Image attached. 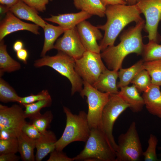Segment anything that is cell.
Returning a JSON list of instances; mask_svg holds the SVG:
<instances>
[{"instance_id": "cell-1", "label": "cell", "mask_w": 161, "mask_h": 161, "mask_svg": "<svg viewBox=\"0 0 161 161\" xmlns=\"http://www.w3.org/2000/svg\"><path fill=\"white\" fill-rule=\"evenodd\" d=\"M145 23L143 20L125 30L120 36V42L118 44L109 46L100 53L109 69L118 71L122 68L125 57L130 54L142 55L144 44L142 31Z\"/></svg>"}, {"instance_id": "cell-2", "label": "cell", "mask_w": 161, "mask_h": 161, "mask_svg": "<svg viewBox=\"0 0 161 161\" xmlns=\"http://www.w3.org/2000/svg\"><path fill=\"white\" fill-rule=\"evenodd\" d=\"M136 4L132 5L118 4L106 7L105 15L107 21L103 25H98L99 29L104 31L99 46L101 51L109 46L114 45L118 35L128 24L137 23L143 20Z\"/></svg>"}, {"instance_id": "cell-3", "label": "cell", "mask_w": 161, "mask_h": 161, "mask_svg": "<svg viewBox=\"0 0 161 161\" xmlns=\"http://www.w3.org/2000/svg\"><path fill=\"white\" fill-rule=\"evenodd\" d=\"M74 161H115L116 151L102 129H91L83 149Z\"/></svg>"}, {"instance_id": "cell-4", "label": "cell", "mask_w": 161, "mask_h": 161, "mask_svg": "<svg viewBox=\"0 0 161 161\" xmlns=\"http://www.w3.org/2000/svg\"><path fill=\"white\" fill-rule=\"evenodd\" d=\"M63 108L66 117V125L61 136L55 145V149L60 151H62L73 142L86 143L91 130L86 112L80 111L78 114H74L67 107L64 106Z\"/></svg>"}, {"instance_id": "cell-5", "label": "cell", "mask_w": 161, "mask_h": 161, "mask_svg": "<svg viewBox=\"0 0 161 161\" xmlns=\"http://www.w3.org/2000/svg\"><path fill=\"white\" fill-rule=\"evenodd\" d=\"M58 51L54 56L45 55L35 61L34 66L51 67L69 79L72 85V95L77 92L80 93L83 88V80L75 70V59L62 52Z\"/></svg>"}, {"instance_id": "cell-6", "label": "cell", "mask_w": 161, "mask_h": 161, "mask_svg": "<svg viewBox=\"0 0 161 161\" xmlns=\"http://www.w3.org/2000/svg\"><path fill=\"white\" fill-rule=\"evenodd\" d=\"M83 88L80 93L83 98L84 97L87 98L88 106L87 118L90 127L101 129L102 112L110 93L100 92L83 80Z\"/></svg>"}, {"instance_id": "cell-7", "label": "cell", "mask_w": 161, "mask_h": 161, "mask_svg": "<svg viewBox=\"0 0 161 161\" xmlns=\"http://www.w3.org/2000/svg\"><path fill=\"white\" fill-rule=\"evenodd\" d=\"M117 144L115 161H138L140 160L143 152L135 122L131 123L125 133L119 136Z\"/></svg>"}, {"instance_id": "cell-8", "label": "cell", "mask_w": 161, "mask_h": 161, "mask_svg": "<svg viewBox=\"0 0 161 161\" xmlns=\"http://www.w3.org/2000/svg\"><path fill=\"white\" fill-rule=\"evenodd\" d=\"M129 107L119 94H110L102 112L101 129L116 151L118 145L113 135L114 125L120 115Z\"/></svg>"}, {"instance_id": "cell-9", "label": "cell", "mask_w": 161, "mask_h": 161, "mask_svg": "<svg viewBox=\"0 0 161 161\" xmlns=\"http://www.w3.org/2000/svg\"><path fill=\"white\" fill-rule=\"evenodd\" d=\"M75 60V71L83 80L91 85L106 68L100 53L86 50L80 58Z\"/></svg>"}, {"instance_id": "cell-10", "label": "cell", "mask_w": 161, "mask_h": 161, "mask_svg": "<svg viewBox=\"0 0 161 161\" xmlns=\"http://www.w3.org/2000/svg\"><path fill=\"white\" fill-rule=\"evenodd\" d=\"M145 19L144 28L149 41L157 43L158 27L161 21V0H137L135 4Z\"/></svg>"}, {"instance_id": "cell-11", "label": "cell", "mask_w": 161, "mask_h": 161, "mask_svg": "<svg viewBox=\"0 0 161 161\" xmlns=\"http://www.w3.org/2000/svg\"><path fill=\"white\" fill-rule=\"evenodd\" d=\"M24 111L17 104L10 107L0 105V130L6 129L16 133L18 136L27 123ZM18 137V136H17Z\"/></svg>"}, {"instance_id": "cell-12", "label": "cell", "mask_w": 161, "mask_h": 161, "mask_svg": "<svg viewBox=\"0 0 161 161\" xmlns=\"http://www.w3.org/2000/svg\"><path fill=\"white\" fill-rule=\"evenodd\" d=\"M63 36L54 44V49L62 52L75 59L80 58L86 50L76 27L65 30Z\"/></svg>"}, {"instance_id": "cell-13", "label": "cell", "mask_w": 161, "mask_h": 161, "mask_svg": "<svg viewBox=\"0 0 161 161\" xmlns=\"http://www.w3.org/2000/svg\"><path fill=\"white\" fill-rule=\"evenodd\" d=\"M76 27L86 49L100 53L101 50L97 41L102 40L103 36L97 27L85 20L79 23Z\"/></svg>"}, {"instance_id": "cell-14", "label": "cell", "mask_w": 161, "mask_h": 161, "mask_svg": "<svg viewBox=\"0 0 161 161\" xmlns=\"http://www.w3.org/2000/svg\"><path fill=\"white\" fill-rule=\"evenodd\" d=\"M39 29L38 25L23 22L9 11L0 23V41L8 35L19 30H26L39 34Z\"/></svg>"}, {"instance_id": "cell-15", "label": "cell", "mask_w": 161, "mask_h": 161, "mask_svg": "<svg viewBox=\"0 0 161 161\" xmlns=\"http://www.w3.org/2000/svg\"><path fill=\"white\" fill-rule=\"evenodd\" d=\"M92 16L87 12L81 11L77 13L52 15L50 17L45 18L44 19L57 24L66 30L76 27L80 22L90 18Z\"/></svg>"}, {"instance_id": "cell-16", "label": "cell", "mask_w": 161, "mask_h": 161, "mask_svg": "<svg viewBox=\"0 0 161 161\" xmlns=\"http://www.w3.org/2000/svg\"><path fill=\"white\" fill-rule=\"evenodd\" d=\"M9 11L17 17L32 22L43 29L47 23L38 15V11L21 0L10 7Z\"/></svg>"}, {"instance_id": "cell-17", "label": "cell", "mask_w": 161, "mask_h": 161, "mask_svg": "<svg viewBox=\"0 0 161 161\" xmlns=\"http://www.w3.org/2000/svg\"><path fill=\"white\" fill-rule=\"evenodd\" d=\"M118 77V71L110 70L106 68L101 74L96 81L92 86L103 92L110 94H118L116 84Z\"/></svg>"}, {"instance_id": "cell-18", "label": "cell", "mask_w": 161, "mask_h": 161, "mask_svg": "<svg viewBox=\"0 0 161 161\" xmlns=\"http://www.w3.org/2000/svg\"><path fill=\"white\" fill-rule=\"evenodd\" d=\"M159 86L152 84L143 92L142 96L148 112L161 118V92Z\"/></svg>"}, {"instance_id": "cell-19", "label": "cell", "mask_w": 161, "mask_h": 161, "mask_svg": "<svg viewBox=\"0 0 161 161\" xmlns=\"http://www.w3.org/2000/svg\"><path fill=\"white\" fill-rule=\"evenodd\" d=\"M57 140L54 133L50 130H47L42 134L41 137L36 140V152L35 160L41 161L47 154L53 151Z\"/></svg>"}, {"instance_id": "cell-20", "label": "cell", "mask_w": 161, "mask_h": 161, "mask_svg": "<svg viewBox=\"0 0 161 161\" xmlns=\"http://www.w3.org/2000/svg\"><path fill=\"white\" fill-rule=\"evenodd\" d=\"M118 93L123 99L129 105V108L134 112H138L145 105L144 100L135 86H126L120 88Z\"/></svg>"}, {"instance_id": "cell-21", "label": "cell", "mask_w": 161, "mask_h": 161, "mask_svg": "<svg viewBox=\"0 0 161 161\" xmlns=\"http://www.w3.org/2000/svg\"><path fill=\"white\" fill-rule=\"evenodd\" d=\"M18 151L21 157L24 161H34L35 157L34 149L36 148L35 140L30 138L22 131L17 137Z\"/></svg>"}, {"instance_id": "cell-22", "label": "cell", "mask_w": 161, "mask_h": 161, "mask_svg": "<svg viewBox=\"0 0 161 161\" xmlns=\"http://www.w3.org/2000/svg\"><path fill=\"white\" fill-rule=\"evenodd\" d=\"M75 7L78 10L86 12L91 15L100 17L105 16L106 7L100 0H73Z\"/></svg>"}, {"instance_id": "cell-23", "label": "cell", "mask_w": 161, "mask_h": 161, "mask_svg": "<svg viewBox=\"0 0 161 161\" xmlns=\"http://www.w3.org/2000/svg\"><path fill=\"white\" fill-rule=\"evenodd\" d=\"M44 40L43 48L41 53V56L45 55L47 52L54 49V43L57 38L65 30L59 26H55L47 23L44 28Z\"/></svg>"}, {"instance_id": "cell-24", "label": "cell", "mask_w": 161, "mask_h": 161, "mask_svg": "<svg viewBox=\"0 0 161 161\" xmlns=\"http://www.w3.org/2000/svg\"><path fill=\"white\" fill-rule=\"evenodd\" d=\"M0 76L6 72H11L19 70L21 68L19 63L9 55L7 50V46L3 40L0 41Z\"/></svg>"}, {"instance_id": "cell-25", "label": "cell", "mask_w": 161, "mask_h": 161, "mask_svg": "<svg viewBox=\"0 0 161 161\" xmlns=\"http://www.w3.org/2000/svg\"><path fill=\"white\" fill-rule=\"evenodd\" d=\"M144 62L143 59L140 60L128 68L120 69L118 71L119 81L117 85L118 88L127 86L140 71L145 69Z\"/></svg>"}, {"instance_id": "cell-26", "label": "cell", "mask_w": 161, "mask_h": 161, "mask_svg": "<svg viewBox=\"0 0 161 161\" xmlns=\"http://www.w3.org/2000/svg\"><path fill=\"white\" fill-rule=\"evenodd\" d=\"M52 98L42 100L29 104H23L25 108L24 111L25 118L32 120L40 115V111L43 108L50 106Z\"/></svg>"}, {"instance_id": "cell-27", "label": "cell", "mask_w": 161, "mask_h": 161, "mask_svg": "<svg viewBox=\"0 0 161 161\" xmlns=\"http://www.w3.org/2000/svg\"><path fill=\"white\" fill-rule=\"evenodd\" d=\"M144 66L151 78L152 84L161 86V60L144 62Z\"/></svg>"}, {"instance_id": "cell-28", "label": "cell", "mask_w": 161, "mask_h": 161, "mask_svg": "<svg viewBox=\"0 0 161 161\" xmlns=\"http://www.w3.org/2000/svg\"><path fill=\"white\" fill-rule=\"evenodd\" d=\"M142 55L144 62L161 60V45L149 41L148 44H144Z\"/></svg>"}, {"instance_id": "cell-29", "label": "cell", "mask_w": 161, "mask_h": 161, "mask_svg": "<svg viewBox=\"0 0 161 161\" xmlns=\"http://www.w3.org/2000/svg\"><path fill=\"white\" fill-rule=\"evenodd\" d=\"M20 97L9 84L1 78H0V100L4 103L16 102Z\"/></svg>"}, {"instance_id": "cell-30", "label": "cell", "mask_w": 161, "mask_h": 161, "mask_svg": "<svg viewBox=\"0 0 161 161\" xmlns=\"http://www.w3.org/2000/svg\"><path fill=\"white\" fill-rule=\"evenodd\" d=\"M131 83L135 86L139 92L146 91L152 84L151 78L148 72L145 69L140 71L133 79Z\"/></svg>"}, {"instance_id": "cell-31", "label": "cell", "mask_w": 161, "mask_h": 161, "mask_svg": "<svg viewBox=\"0 0 161 161\" xmlns=\"http://www.w3.org/2000/svg\"><path fill=\"white\" fill-rule=\"evenodd\" d=\"M53 118V115L51 111L46 112L32 120V123L42 134L45 133L50 126Z\"/></svg>"}, {"instance_id": "cell-32", "label": "cell", "mask_w": 161, "mask_h": 161, "mask_svg": "<svg viewBox=\"0 0 161 161\" xmlns=\"http://www.w3.org/2000/svg\"><path fill=\"white\" fill-rule=\"evenodd\" d=\"M18 151V142L17 137L0 140V155L11 153H16Z\"/></svg>"}, {"instance_id": "cell-33", "label": "cell", "mask_w": 161, "mask_h": 161, "mask_svg": "<svg viewBox=\"0 0 161 161\" xmlns=\"http://www.w3.org/2000/svg\"><path fill=\"white\" fill-rule=\"evenodd\" d=\"M158 143V140L155 136L151 134L148 141V146L146 151L143 152L145 161H154L158 160L156 148Z\"/></svg>"}, {"instance_id": "cell-34", "label": "cell", "mask_w": 161, "mask_h": 161, "mask_svg": "<svg viewBox=\"0 0 161 161\" xmlns=\"http://www.w3.org/2000/svg\"><path fill=\"white\" fill-rule=\"evenodd\" d=\"M51 98L47 90H43L37 95L31 94L25 97H20L18 103L22 104H29L38 101Z\"/></svg>"}, {"instance_id": "cell-35", "label": "cell", "mask_w": 161, "mask_h": 161, "mask_svg": "<svg viewBox=\"0 0 161 161\" xmlns=\"http://www.w3.org/2000/svg\"><path fill=\"white\" fill-rule=\"evenodd\" d=\"M22 131L30 138L35 140L38 139L41 134L32 123L27 122L23 126Z\"/></svg>"}, {"instance_id": "cell-36", "label": "cell", "mask_w": 161, "mask_h": 161, "mask_svg": "<svg viewBox=\"0 0 161 161\" xmlns=\"http://www.w3.org/2000/svg\"><path fill=\"white\" fill-rule=\"evenodd\" d=\"M38 11L43 12L46 9V5L49 0H21Z\"/></svg>"}, {"instance_id": "cell-37", "label": "cell", "mask_w": 161, "mask_h": 161, "mask_svg": "<svg viewBox=\"0 0 161 161\" xmlns=\"http://www.w3.org/2000/svg\"><path fill=\"white\" fill-rule=\"evenodd\" d=\"M50 156L47 161H73L74 158L68 157L65 153L55 149L50 153Z\"/></svg>"}, {"instance_id": "cell-38", "label": "cell", "mask_w": 161, "mask_h": 161, "mask_svg": "<svg viewBox=\"0 0 161 161\" xmlns=\"http://www.w3.org/2000/svg\"><path fill=\"white\" fill-rule=\"evenodd\" d=\"M21 157L16 153H8L0 155V161H18Z\"/></svg>"}, {"instance_id": "cell-39", "label": "cell", "mask_w": 161, "mask_h": 161, "mask_svg": "<svg viewBox=\"0 0 161 161\" xmlns=\"http://www.w3.org/2000/svg\"><path fill=\"white\" fill-rule=\"evenodd\" d=\"M17 134L14 132L6 129L0 130V140H5L11 137H17Z\"/></svg>"}, {"instance_id": "cell-40", "label": "cell", "mask_w": 161, "mask_h": 161, "mask_svg": "<svg viewBox=\"0 0 161 161\" xmlns=\"http://www.w3.org/2000/svg\"><path fill=\"white\" fill-rule=\"evenodd\" d=\"M16 56L19 60L22 61L24 64H27L28 52L26 49L23 48L16 52Z\"/></svg>"}, {"instance_id": "cell-41", "label": "cell", "mask_w": 161, "mask_h": 161, "mask_svg": "<svg viewBox=\"0 0 161 161\" xmlns=\"http://www.w3.org/2000/svg\"><path fill=\"white\" fill-rule=\"evenodd\" d=\"M103 4L106 7L109 5L118 4H127L124 0H100Z\"/></svg>"}, {"instance_id": "cell-42", "label": "cell", "mask_w": 161, "mask_h": 161, "mask_svg": "<svg viewBox=\"0 0 161 161\" xmlns=\"http://www.w3.org/2000/svg\"><path fill=\"white\" fill-rule=\"evenodd\" d=\"M18 0H0L1 4L6 5L10 8L16 4Z\"/></svg>"}, {"instance_id": "cell-43", "label": "cell", "mask_w": 161, "mask_h": 161, "mask_svg": "<svg viewBox=\"0 0 161 161\" xmlns=\"http://www.w3.org/2000/svg\"><path fill=\"white\" fill-rule=\"evenodd\" d=\"M24 44L23 42L20 41H16L14 44L13 46V49L16 52L23 48Z\"/></svg>"}, {"instance_id": "cell-44", "label": "cell", "mask_w": 161, "mask_h": 161, "mask_svg": "<svg viewBox=\"0 0 161 161\" xmlns=\"http://www.w3.org/2000/svg\"><path fill=\"white\" fill-rule=\"evenodd\" d=\"M10 8L7 6L3 5L1 4L0 5V13L1 14L7 13L9 11Z\"/></svg>"}, {"instance_id": "cell-45", "label": "cell", "mask_w": 161, "mask_h": 161, "mask_svg": "<svg viewBox=\"0 0 161 161\" xmlns=\"http://www.w3.org/2000/svg\"><path fill=\"white\" fill-rule=\"evenodd\" d=\"M126 3L127 4L132 5L135 4L137 0H125Z\"/></svg>"}, {"instance_id": "cell-46", "label": "cell", "mask_w": 161, "mask_h": 161, "mask_svg": "<svg viewBox=\"0 0 161 161\" xmlns=\"http://www.w3.org/2000/svg\"><path fill=\"white\" fill-rule=\"evenodd\" d=\"M50 0V1H52V0Z\"/></svg>"}, {"instance_id": "cell-47", "label": "cell", "mask_w": 161, "mask_h": 161, "mask_svg": "<svg viewBox=\"0 0 161 161\" xmlns=\"http://www.w3.org/2000/svg\"></svg>"}, {"instance_id": "cell-48", "label": "cell", "mask_w": 161, "mask_h": 161, "mask_svg": "<svg viewBox=\"0 0 161 161\" xmlns=\"http://www.w3.org/2000/svg\"></svg>"}]
</instances>
